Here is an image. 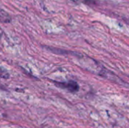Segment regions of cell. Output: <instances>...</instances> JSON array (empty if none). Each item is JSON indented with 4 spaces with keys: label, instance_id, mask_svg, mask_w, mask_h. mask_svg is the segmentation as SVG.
<instances>
[{
    "label": "cell",
    "instance_id": "obj_2",
    "mask_svg": "<svg viewBox=\"0 0 129 128\" xmlns=\"http://www.w3.org/2000/svg\"><path fill=\"white\" fill-rule=\"evenodd\" d=\"M11 21L10 15L2 8H0V22L2 23H8Z\"/></svg>",
    "mask_w": 129,
    "mask_h": 128
},
{
    "label": "cell",
    "instance_id": "obj_3",
    "mask_svg": "<svg viewBox=\"0 0 129 128\" xmlns=\"http://www.w3.org/2000/svg\"><path fill=\"white\" fill-rule=\"evenodd\" d=\"M1 35H2V32H1V30H0V36H1Z\"/></svg>",
    "mask_w": 129,
    "mask_h": 128
},
{
    "label": "cell",
    "instance_id": "obj_1",
    "mask_svg": "<svg viewBox=\"0 0 129 128\" xmlns=\"http://www.w3.org/2000/svg\"><path fill=\"white\" fill-rule=\"evenodd\" d=\"M54 84L57 87L62 89H66L70 92H76L79 89L78 83L74 81H69L67 82H54Z\"/></svg>",
    "mask_w": 129,
    "mask_h": 128
}]
</instances>
